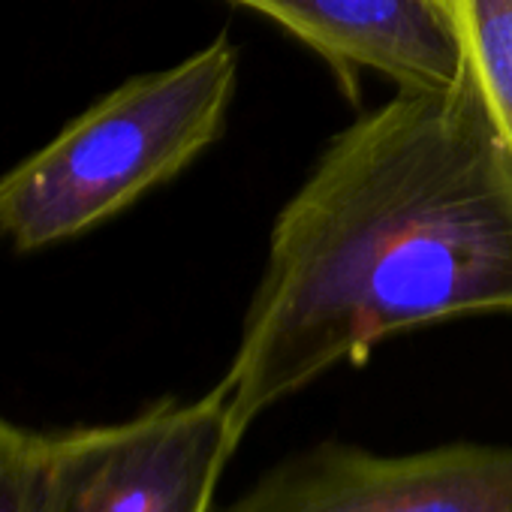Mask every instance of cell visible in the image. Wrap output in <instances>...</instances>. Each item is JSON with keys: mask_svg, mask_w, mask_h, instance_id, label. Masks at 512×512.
I'll return each instance as SVG.
<instances>
[{"mask_svg": "<svg viewBox=\"0 0 512 512\" xmlns=\"http://www.w3.org/2000/svg\"><path fill=\"white\" fill-rule=\"evenodd\" d=\"M512 314V154L467 73L341 130L281 208L226 371L238 437L386 338Z\"/></svg>", "mask_w": 512, "mask_h": 512, "instance_id": "cell-1", "label": "cell"}, {"mask_svg": "<svg viewBox=\"0 0 512 512\" xmlns=\"http://www.w3.org/2000/svg\"><path fill=\"white\" fill-rule=\"evenodd\" d=\"M238 49L220 34L175 67L100 97L0 175V238L16 253L73 241L184 172L223 133Z\"/></svg>", "mask_w": 512, "mask_h": 512, "instance_id": "cell-2", "label": "cell"}, {"mask_svg": "<svg viewBox=\"0 0 512 512\" xmlns=\"http://www.w3.org/2000/svg\"><path fill=\"white\" fill-rule=\"evenodd\" d=\"M229 383L196 401L163 398L115 425L52 434L43 512H211L241 443Z\"/></svg>", "mask_w": 512, "mask_h": 512, "instance_id": "cell-3", "label": "cell"}, {"mask_svg": "<svg viewBox=\"0 0 512 512\" xmlns=\"http://www.w3.org/2000/svg\"><path fill=\"white\" fill-rule=\"evenodd\" d=\"M220 512H512V449L455 443L386 458L320 446Z\"/></svg>", "mask_w": 512, "mask_h": 512, "instance_id": "cell-4", "label": "cell"}, {"mask_svg": "<svg viewBox=\"0 0 512 512\" xmlns=\"http://www.w3.org/2000/svg\"><path fill=\"white\" fill-rule=\"evenodd\" d=\"M281 25L317 52L356 97L368 70L398 88H455L467 76L440 0H229Z\"/></svg>", "mask_w": 512, "mask_h": 512, "instance_id": "cell-5", "label": "cell"}, {"mask_svg": "<svg viewBox=\"0 0 512 512\" xmlns=\"http://www.w3.org/2000/svg\"><path fill=\"white\" fill-rule=\"evenodd\" d=\"M446 10L467 73L512 154V0H440Z\"/></svg>", "mask_w": 512, "mask_h": 512, "instance_id": "cell-6", "label": "cell"}, {"mask_svg": "<svg viewBox=\"0 0 512 512\" xmlns=\"http://www.w3.org/2000/svg\"><path fill=\"white\" fill-rule=\"evenodd\" d=\"M52 434L0 419V512H43Z\"/></svg>", "mask_w": 512, "mask_h": 512, "instance_id": "cell-7", "label": "cell"}]
</instances>
